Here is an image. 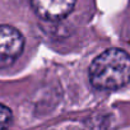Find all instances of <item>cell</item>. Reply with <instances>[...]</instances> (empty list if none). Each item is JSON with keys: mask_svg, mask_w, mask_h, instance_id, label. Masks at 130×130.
<instances>
[{"mask_svg": "<svg viewBox=\"0 0 130 130\" xmlns=\"http://www.w3.org/2000/svg\"><path fill=\"white\" fill-rule=\"evenodd\" d=\"M77 0H31L33 12L45 21L57 22L68 17Z\"/></svg>", "mask_w": 130, "mask_h": 130, "instance_id": "obj_3", "label": "cell"}, {"mask_svg": "<svg viewBox=\"0 0 130 130\" xmlns=\"http://www.w3.org/2000/svg\"><path fill=\"white\" fill-rule=\"evenodd\" d=\"M24 48V37L14 27L0 24V69L15 62Z\"/></svg>", "mask_w": 130, "mask_h": 130, "instance_id": "obj_2", "label": "cell"}, {"mask_svg": "<svg viewBox=\"0 0 130 130\" xmlns=\"http://www.w3.org/2000/svg\"><path fill=\"white\" fill-rule=\"evenodd\" d=\"M13 121L12 110L0 103V130H9Z\"/></svg>", "mask_w": 130, "mask_h": 130, "instance_id": "obj_4", "label": "cell"}, {"mask_svg": "<svg viewBox=\"0 0 130 130\" xmlns=\"http://www.w3.org/2000/svg\"><path fill=\"white\" fill-rule=\"evenodd\" d=\"M93 88L116 91L130 82V55L121 48H108L100 54L88 72Z\"/></svg>", "mask_w": 130, "mask_h": 130, "instance_id": "obj_1", "label": "cell"}]
</instances>
